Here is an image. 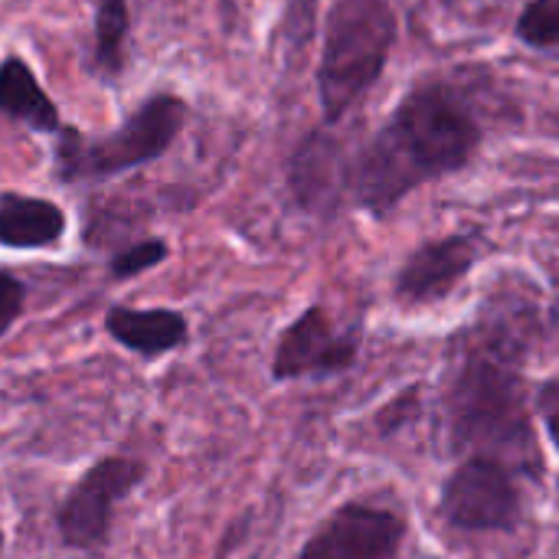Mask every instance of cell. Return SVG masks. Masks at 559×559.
<instances>
[{
	"label": "cell",
	"instance_id": "obj_1",
	"mask_svg": "<svg viewBox=\"0 0 559 559\" xmlns=\"http://www.w3.org/2000/svg\"><path fill=\"white\" fill-rule=\"evenodd\" d=\"M481 128L468 105L445 85L413 88L354 167L357 200L373 210H393L409 190L468 164Z\"/></svg>",
	"mask_w": 559,
	"mask_h": 559
},
{
	"label": "cell",
	"instance_id": "obj_2",
	"mask_svg": "<svg viewBox=\"0 0 559 559\" xmlns=\"http://www.w3.org/2000/svg\"><path fill=\"white\" fill-rule=\"evenodd\" d=\"M455 442L485 452L491 462L504 455L531 459V426L524 413L521 377L495 350H472L452 377ZM481 455V459H485Z\"/></svg>",
	"mask_w": 559,
	"mask_h": 559
},
{
	"label": "cell",
	"instance_id": "obj_3",
	"mask_svg": "<svg viewBox=\"0 0 559 559\" xmlns=\"http://www.w3.org/2000/svg\"><path fill=\"white\" fill-rule=\"evenodd\" d=\"M396 39L390 0H337L328 13L318 88L328 121H337L380 79Z\"/></svg>",
	"mask_w": 559,
	"mask_h": 559
},
{
	"label": "cell",
	"instance_id": "obj_4",
	"mask_svg": "<svg viewBox=\"0 0 559 559\" xmlns=\"http://www.w3.org/2000/svg\"><path fill=\"white\" fill-rule=\"evenodd\" d=\"M183 118H187V108L180 98L157 95V98H147V105L108 138H85L79 131H62L59 151H56L59 177L92 180V177H111L118 170L138 167L167 151Z\"/></svg>",
	"mask_w": 559,
	"mask_h": 559
},
{
	"label": "cell",
	"instance_id": "obj_5",
	"mask_svg": "<svg viewBox=\"0 0 559 559\" xmlns=\"http://www.w3.org/2000/svg\"><path fill=\"white\" fill-rule=\"evenodd\" d=\"M442 514L462 531H511L521 518L514 478L501 462H465L442 491Z\"/></svg>",
	"mask_w": 559,
	"mask_h": 559
},
{
	"label": "cell",
	"instance_id": "obj_6",
	"mask_svg": "<svg viewBox=\"0 0 559 559\" xmlns=\"http://www.w3.org/2000/svg\"><path fill=\"white\" fill-rule=\"evenodd\" d=\"M144 468L131 459H105L98 462L66 498L59 511V531L69 547H98L108 537L111 527V508L118 498H124L138 481Z\"/></svg>",
	"mask_w": 559,
	"mask_h": 559
},
{
	"label": "cell",
	"instance_id": "obj_7",
	"mask_svg": "<svg viewBox=\"0 0 559 559\" xmlns=\"http://www.w3.org/2000/svg\"><path fill=\"white\" fill-rule=\"evenodd\" d=\"M403 521L390 511L347 504L301 550V559H396Z\"/></svg>",
	"mask_w": 559,
	"mask_h": 559
},
{
	"label": "cell",
	"instance_id": "obj_8",
	"mask_svg": "<svg viewBox=\"0 0 559 559\" xmlns=\"http://www.w3.org/2000/svg\"><path fill=\"white\" fill-rule=\"evenodd\" d=\"M357 357V344L347 334H337L331 318L321 308L305 311L278 341L275 377H308V373H337L347 370Z\"/></svg>",
	"mask_w": 559,
	"mask_h": 559
},
{
	"label": "cell",
	"instance_id": "obj_9",
	"mask_svg": "<svg viewBox=\"0 0 559 559\" xmlns=\"http://www.w3.org/2000/svg\"><path fill=\"white\" fill-rule=\"evenodd\" d=\"M478 246L468 236H449L426 242L419 252L409 255L396 278V292L403 301H436L449 295L475 265Z\"/></svg>",
	"mask_w": 559,
	"mask_h": 559
},
{
	"label": "cell",
	"instance_id": "obj_10",
	"mask_svg": "<svg viewBox=\"0 0 559 559\" xmlns=\"http://www.w3.org/2000/svg\"><path fill=\"white\" fill-rule=\"evenodd\" d=\"M66 216L49 200L33 197H3L0 200V242L13 249L49 246L62 236Z\"/></svg>",
	"mask_w": 559,
	"mask_h": 559
},
{
	"label": "cell",
	"instance_id": "obj_11",
	"mask_svg": "<svg viewBox=\"0 0 559 559\" xmlns=\"http://www.w3.org/2000/svg\"><path fill=\"white\" fill-rule=\"evenodd\" d=\"M108 334L138 354H164L187 341V321L174 311H131L115 308L108 314Z\"/></svg>",
	"mask_w": 559,
	"mask_h": 559
},
{
	"label": "cell",
	"instance_id": "obj_12",
	"mask_svg": "<svg viewBox=\"0 0 559 559\" xmlns=\"http://www.w3.org/2000/svg\"><path fill=\"white\" fill-rule=\"evenodd\" d=\"M0 111H7L16 121L33 124L36 131H56L59 128L56 105L46 98L36 75L20 59H7L0 66Z\"/></svg>",
	"mask_w": 559,
	"mask_h": 559
},
{
	"label": "cell",
	"instance_id": "obj_13",
	"mask_svg": "<svg viewBox=\"0 0 559 559\" xmlns=\"http://www.w3.org/2000/svg\"><path fill=\"white\" fill-rule=\"evenodd\" d=\"M334 144L324 138H311L305 151H298L295 160V187L308 203H321L324 197L334 193Z\"/></svg>",
	"mask_w": 559,
	"mask_h": 559
},
{
	"label": "cell",
	"instance_id": "obj_14",
	"mask_svg": "<svg viewBox=\"0 0 559 559\" xmlns=\"http://www.w3.org/2000/svg\"><path fill=\"white\" fill-rule=\"evenodd\" d=\"M95 10V33H98V59L105 66H118L121 39L128 29V10L124 0H88Z\"/></svg>",
	"mask_w": 559,
	"mask_h": 559
},
{
	"label": "cell",
	"instance_id": "obj_15",
	"mask_svg": "<svg viewBox=\"0 0 559 559\" xmlns=\"http://www.w3.org/2000/svg\"><path fill=\"white\" fill-rule=\"evenodd\" d=\"M518 36L537 49L559 46V0H534L518 20Z\"/></svg>",
	"mask_w": 559,
	"mask_h": 559
},
{
	"label": "cell",
	"instance_id": "obj_16",
	"mask_svg": "<svg viewBox=\"0 0 559 559\" xmlns=\"http://www.w3.org/2000/svg\"><path fill=\"white\" fill-rule=\"evenodd\" d=\"M164 255H167V246L157 242V239H151V242H141V246H131L128 252H121L111 262V272H115V278H128V275H138V272L157 265Z\"/></svg>",
	"mask_w": 559,
	"mask_h": 559
},
{
	"label": "cell",
	"instance_id": "obj_17",
	"mask_svg": "<svg viewBox=\"0 0 559 559\" xmlns=\"http://www.w3.org/2000/svg\"><path fill=\"white\" fill-rule=\"evenodd\" d=\"M20 308H23V285L7 272H0V334L16 321Z\"/></svg>",
	"mask_w": 559,
	"mask_h": 559
},
{
	"label": "cell",
	"instance_id": "obj_18",
	"mask_svg": "<svg viewBox=\"0 0 559 559\" xmlns=\"http://www.w3.org/2000/svg\"><path fill=\"white\" fill-rule=\"evenodd\" d=\"M537 409H540V419H544V426H547L550 442L559 449V377L557 380H550V383L540 390Z\"/></svg>",
	"mask_w": 559,
	"mask_h": 559
},
{
	"label": "cell",
	"instance_id": "obj_19",
	"mask_svg": "<svg viewBox=\"0 0 559 559\" xmlns=\"http://www.w3.org/2000/svg\"><path fill=\"white\" fill-rule=\"evenodd\" d=\"M0 544H3V540H0Z\"/></svg>",
	"mask_w": 559,
	"mask_h": 559
}]
</instances>
